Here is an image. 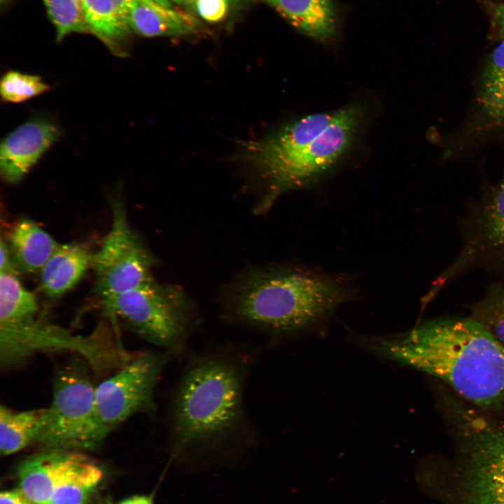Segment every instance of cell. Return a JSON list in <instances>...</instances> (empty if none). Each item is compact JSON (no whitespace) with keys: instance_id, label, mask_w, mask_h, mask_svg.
I'll use <instances>...</instances> for the list:
<instances>
[{"instance_id":"cell-23","label":"cell","mask_w":504,"mask_h":504,"mask_svg":"<svg viewBox=\"0 0 504 504\" xmlns=\"http://www.w3.org/2000/svg\"><path fill=\"white\" fill-rule=\"evenodd\" d=\"M470 315L504 343V276L496 278L468 306Z\"/></svg>"},{"instance_id":"cell-25","label":"cell","mask_w":504,"mask_h":504,"mask_svg":"<svg viewBox=\"0 0 504 504\" xmlns=\"http://www.w3.org/2000/svg\"><path fill=\"white\" fill-rule=\"evenodd\" d=\"M50 89L41 78L36 75L10 71L1 80L0 93L3 100L12 103L23 102Z\"/></svg>"},{"instance_id":"cell-27","label":"cell","mask_w":504,"mask_h":504,"mask_svg":"<svg viewBox=\"0 0 504 504\" xmlns=\"http://www.w3.org/2000/svg\"><path fill=\"white\" fill-rule=\"evenodd\" d=\"M0 273H12L18 274L6 241L2 238L0 241Z\"/></svg>"},{"instance_id":"cell-32","label":"cell","mask_w":504,"mask_h":504,"mask_svg":"<svg viewBox=\"0 0 504 504\" xmlns=\"http://www.w3.org/2000/svg\"><path fill=\"white\" fill-rule=\"evenodd\" d=\"M153 1H155L157 3L162 4L163 6H165L172 7V2L171 1V0H153Z\"/></svg>"},{"instance_id":"cell-7","label":"cell","mask_w":504,"mask_h":504,"mask_svg":"<svg viewBox=\"0 0 504 504\" xmlns=\"http://www.w3.org/2000/svg\"><path fill=\"white\" fill-rule=\"evenodd\" d=\"M90 371L79 356L55 370L52 400L38 441L46 450L92 448L106 438L97 414L96 386Z\"/></svg>"},{"instance_id":"cell-33","label":"cell","mask_w":504,"mask_h":504,"mask_svg":"<svg viewBox=\"0 0 504 504\" xmlns=\"http://www.w3.org/2000/svg\"><path fill=\"white\" fill-rule=\"evenodd\" d=\"M1 1H3V0H1Z\"/></svg>"},{"instance_id":"cell-6","label":"cell","mask_w":504,"mask_h":504,"mask_svg":"<svg viewBox=\"0 0 504 504\" xmlns=\"http://www.w3.org/2000/svg\"><path fill=\"white\" fill-rule=\"evenodd\" d=\"M71 352L83 358L95 374L118 370L131 358L106 325L87 336L37 317L24 323L0 327V364L10 368L36 353Z\"/></svg>"},{"instance_id":"cell-19","label":"cell","mask_w":504,"mask_h":504,"mask_svg":"<svg viewBox=\"0 0 504 504\" xmlns=\"http://www.w3.org/2000/svg\"><path fill=\"white\" fill-rule=\"evenodd\" d=\"M46 407L14 411L0 407V450L2 455L18 452L38 442L43 430Z\"/></svg>"},{"instance_id":"cell-29","label":"cell","mask_w":504,"mask_h":504,"mask_svg":"<svg viewBox=\"0 0 504 504\" xmlns=\"http://www.w3.org/2000/svg\"><path fill=\"white\" fill-rule=\"evenodd\" d=\"M493 22L500 39L504 38V1L496 8Z\"/></svg>"},{"instance_id":"cell-22","label":"cell","mask_w":504,"mask_h":504,"mask_svg":"<svg viewBox=\"0 0 504 504\" xmlns=\"http://www.w3.org/2000/svg\"><path fill=\"white\" fill-rule=\"evenodd\" d=\"M484 113L491 120L504 123V38L487 59L482 74L478 95Z\"/></svg>"},{"instance_id":"cell-20","label":"cell","mask_w":504,"mask_h":504,"mask_svg":"<svg viewBox=\"0 0 504 504\" xmlns=\"http://www.w3.org/2000/svg\"><path fill=\"white\" fill-rule=\"evenodd\" d=\"M102 477L101 469L78 453L59 479L48 504H85Z\"/></svg>"},{"instance_id":"cell-4","label":"cell","mask_w":504,"mask_h":504,"mask_svg":"<svg viewBox=\"0 0 504 504\" xmlns=\"http://www.w3.org/2000/svg\"><path fill=\"white\" fill-rule=\"evenodd\" d=\"M445 398L459 458L458 504H504V422Z\"/></svg>"},{"instance_id":"cell-8","label":"cell","mask_w":504,"mask_h":504,"mask_svg":"<svg viewBox=\"0 0 504 504\" xmlns=\"http://www.w3.org/2000/svg\"><path fill=\"white\" fill-rule=\"evenodd\" d=\"M461 244L454 260L432 283L426 300L461 275L482 270L504 276V176L459 218Z\"/></svg>"},{"instance_id":"cell-9","label":"cell","mask_w":504,"mask_h":504,"mask_svg":"<svg viewBox=\"0 0 504 504\" xmlns=\"http://www.w3.org/2000/svg\"><path fill=\"white\" fill-rule=\"evenodd\" d=\"M364 114L358 104L339 109L336 119L312 143L260 174L269 188L260 208H267L283 192L308 184L333 166L351 147Z\"/></svg>"},{"instance_id":"cell-15","label":"cell","mask_w":504,"mask_h":504,"mask_svg":"<svg viewBox=\"0 0 504 504\" xmlns=\"http://www.w3.org/2000/svg\"><path fill=\"white\" fill-rule=\"evenodd\" d=\"M132 0H81L88 29L114 54L125 55Z\"/></svg>"},{"instance_id":"cell-11","label":"cell","mask_w":504,"mask_h":504,"mask_svg":"<svg viewBox=\"0 0 504 504\" xmlns=\"http://www.w3.org/2000/svg\"><path fill=\"white\" fill-rule=\"evenodd\" d=\"M173 358L163 350L139 353L96 386L97 414L106 437L133 415L155 410V388Z\"/></svg>"},{"instance_id":"cell-16","label":"cell","mask_w":504,"mask_h":504,"mask_svg":"<svg viewBox=\"0 0 504 504\" xmlns=\"http://www.w3.org/2000/svg\"><path fill=\"white\" fill-rule=\"evenodd\" d=\"M6 241L17 270L24 274L39 272L59 244L27 218L16 222Z\"/></svg>"},{"instance_id":"cell-13","label":"cell","mask_w":504,"mask_h":504,"mask_svg":"<svg viewBox=\"0 0 504 504\" xmlns=\"http://www.w3.org/2000/svg\"><path fill=\"white\" fill-rule=\"evenodd\" d=\"M92 255L84 243L59 244L39 272L43 295L56 300L72 289L91 267Z\"/></svg>"},{"instance_id":"cell-18","label":"cell","mask_w":504,"mask_h":504,"mask_svg":"<svg viewBox=\"0 0 504 504\" xmlns=\"http://www.w3.org/2000/svg\"><path fill=\"white\" fill-rule=\"evenodd\" d=\"M292 25L307 36L325 41L337 28L332 0H266Z\"/></svg>"},{"instance_id":"cell-5","label":"cell","mask_w":504,"mask_h":504,"mask_svg":"<svg viewBox=\"0 0 504 504\" xmlns=\"http://www.w3.org/2000/svg\"><path fill=\"white\" fill-rule=\"evenodd\" d=\"M111 323L169 353L184 354L197 326L189 299L179 288L153 279L103 304Z\"/></svg>"},{"instance_id":"cell-24","label":"cell","mask_w":504,"mask_h":504,"mask_svg":"<svg viewBox=\"0 0 504 504\" xmlns=\"http://www.w3.org/2000/svg\"><path fill=\"white\" fill-rule=\"evenodd\" d=\"M56 30L57 41L71 33L88 31L81 0H43Z\"/></svg>"},{"instance_id":"cell-21","label":"cell","mask_w":504,"mask_h":504,"mask_svg":"<svg viewBox=\"0 0 504 504\" xmlns=\"http://www.w3.org/2000/svg\"><path fill=\"white\" fill-rule=\"evenodd\" d=\"M35 295L27 289L18 274L0 273V327L28 322L37 317Z\"/></svg>"},{"instance_id":"cell-10","label":"cell","mask_w":504,"mask_h":504,"mask_svg":"<svg viewBox=\"0 0 504 504\" xmlns=\"http://www.w3.org/2000/svg\"><path fill=\"white\" fill-rule=\"evenodd\" d=\"M112 221L99 249L93 253L94 292L102 304L153 279L154 258L131 227L123 202L110 200Z\"/></svg>"},{"instance_id":"cell-26","label":"cell","mask_w":504,"mask_h":504,"mask_svg":"<svg viewBox=\"0 0 504 504\" xmlns=\"http://www.w3.org/2000/svg\"><path fill=\"white\" fill-rule=\"evenodd\" d=\"M230 0H197L193 4L197 14L209 22H218L226 15Z\"/></svg>"},{"instance_id":"cell-17","label":"cell","mask_w":504,"mask_h":504,"mask_svg":"<svg viewBox=\"0 0 504 504\" xmlns=\"http://www.w3.org/2000/svg\"><path fill=\"white\" fill-rule=\"evenodd\" d=\"M129 23L131 31L146 37L186 35L197 26L192 15L153 0H132Z\"/></svg>"},{"instance_id":"cell-28","label":"cell","mask_w":504,"mask_h":504,"mask_svg":"<svg viewBox=\"0 0 504 504\" xmlns=\"http://www.w3.org/2000/svg\"><path fill=\"white\" fill-rule=\"evenodd\" d=\"M0 504H33L20 490L4 491L0 496Z\"/></svg>"},{"instance_id":"cell-2","label":"cell","mask_w":504,"mask_h":504,"mask_svg":"<svg viewBox=\"0 0 504 504\" xmlns=\"http://www.w3.org/2000/svg\"><path fill=\"white\" fill-rule=\"evenodd\" d=\"M365 348L433 375L480 410L504 407V343L472 316L433 319Z\"/></svg>"},{"instance_id":"cell-30","label":"cell","mask_w":504,"mask_h":504,"mask_svg":"<svg viewBox=\"0 0 504 504\" xmlns=\"http://www.w3.org/2000/svg\"><path fill=\"white\" fill-rule=\"evenodd\" d=\"M119 504H152L151 500L146 496H134L125 500Z\"/></svg>"},{"instance_id":"cell-31","label":"cell","mask_w":504,"mask_h":504,"mask_svg":"<svg viewBox=\"0 0 504 504\" xmlns=\"http://www.w3.org/2000/svg\"><path fill=\"white\" fill-rule=\"evenodd\" d=\"M197 0H171L172 3L181 4V5H189L194 4Z\"/></svg>"},{"instance_id":"cell-12","label":"cell","mask_w":504,"mask_h":504,"mask_svg":"<svg viewBox=\"0 0 504 504\" xmlns=\"http://www.w3.org/2000/svg\"><path fill=\"white\" fill-rule=\"evenodd\" d=\"M61 134L50 119L34 118L12 131L0 147V174L6 183L17 184Z\"/></svg>"},{"instance_id":"cell-14","label":"cell","mask_w":504,"mask_h":504,"mask_svg":"<svg viewBox=\"0 0 504 504\" xmlns=\"http://www.w3.org/2000/svg\"><path fill=\"white\" fill-rule=\"evenodd\" d=\"M78 453L46 450L24 461L19 469L20 490L33 504H48L59 479Z\"/></svg>"},{"instance_id":"cell-3","label":"cell","mask_w":504,"mask_h":504,"mask_svg":"<svg viewBox=\"0 0 504 504\" xmlns=\"http://www.w3.org/2000/svg\"><path fill=\"white\" fill-rule=\"evenodd\" d=\"M356 294L342 275L298 267L257 270L236 284L223 316L279 343L321 331L335 309Z\"/></svg>"},{"instance_id":"cell-1","label":"cell","mask_w":504,"mask_h":504,"mask_svg":"<svg viewBox=\"0 0 504 504\" xmlns=\"http://www.w3.org/2000/svg\"><path fill=\"white\" fill-rule=\"evenodd\" d=\"M259 354L246 344L223 343L188 357L167 402V431L175 452L254 438L244 391Z\"/></svg>"}]
</instances>
